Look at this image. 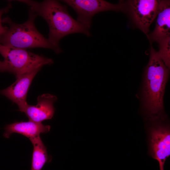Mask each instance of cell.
<instances>
[{"mask_svg":"<svg viewBox=\"0 0 170 170\" xmlns=\"http://www.w3.org/2000/svg\"><path fill=\"white\" fill-rule=\"evenodd\" d=\"M17 1L28 5L30 10L45 20L49 28L48 39L57 47H60L59 43L61 39L69 34L82 33L88 37L91 36L89 29L73 18L68 13L66 6L57 1L46 0L40 2L28 0Z\"/></svg>","mask_w":170,"mask_h":170,"instance_id":"1","label":"cell"},{"mask_svg":"<svg viewBox=\"0 0 170 170\" xmlns=\"http://www.w3.org/2000/svg\"><path fill=\"white\" fill-rule=\"evenodd\" d=\"M169 70L151 46L145 70L142 92L144 109L150 118L161 116L163 111V98Z\"/></svg>","mask_w":170,"mask_h":170,"instance_id":"2","label":"cell"},{"mask_svg":"<svg viewBox=\"0 0 170 170\" xmlns=\"http://www.w3.org/2000/svg\"><path fill=\"white\" fill-rule=\"evenodd\" d=\"M36 14L29 9V16L25 22L18 24L13 22L8 17L2 20L8 24L7 31L0 36V44L5 46L26 49L42 48L54 50L56 53L62 52L61 49L52 44L37 30L34 24Z\"/></svg>","mask_w":170,"mask_h":170,"instance_id":"3","label":"cell"},{"mask_svg":"<svg viewBox=\"0 0 170 170\" xmlns=\"http://www.w3.org/2000/svg\"><path fill=\"white\" fill-rule=\"evenodd\" d=\"M0 54L4 58L0 71L15 76L52 64V59L32 53L26 49L3 46L0 44Z\"/></svg>","mask_w":170,"mask_h":170,"instance_id":"4","label":"cell"},{"mask_svg":"<svg viewBox=\"0 0 170 170\" xmlns=\"http://www.w3.org/2000/svg\"><path fill=\"white\" fill-rule=\"evenodd\" d=\"M148 128L149 154L158 162L160 170H164L165 162L170 155V129L161 116L150 118Z\"/></svg>","mask_w":170,"mask_h":170,"instance_id":"5","label":"cell"},{"mask_svg":"<svg viewBox=\"0 0 170 170\" xmlns=\"http://www.w3.org/2000/svg\"><path fill=\"white\" fill-rule=\"evenodd\" d=\"M72 8L77 14L76 20L89 29L92 19L101 12L113 11L125 12V3L119 1L113 4L103 0H64L62 1Z\"/></svg>","mask_w":170,"mask_h":170,"instance_id":"6","label":"cell"},{"mask_svg":"<svg viewBox=\"0 0 170 170\" xmlns=\"http://www.w3.org/2000/svg\"><path fill=\"white\" fill-rule=\"evenodd\" d=\"M125 2V12L135 26L147 36L157 15L158 0H129Z\"/></svg>","mask_w":170,"mask_h":170,"instance_id":"7","label":"cell"},{"mask_svg":"<svg viewBox=\"0 0 170 170\" xmlns=\"http://www.w3.org/2000/svg\"><path fill=\"white\" fill-rule=\"evenodd\" d=\"M41 69H37L16 76V80L8 87L0 90V94L3 95L18 105L19 110L27 103L26 98L31 82Z\"/></svg>","mask_w":170,"mask_h":170,"instance_id":"8","label":"cell"},{"mask_svg":"<svg viewBox=\"0 0 170 170\" xmlns=\"http://www.w3.org/2000/svg\"><path fill=\"white\" fill-rule=\"evenodd\" d=\"M36 105L27 103L19 110L25 113L29 120L37 122L51 119L54 112V102L57 100V97L49 94H43L37 98Z\"/></svg>","mask_w":170,"mask_h":170,"instance_id":"9","label":"cell"},{"mask_svg":"<svg viewBox=\"0 0 170 170\" xmlns=\"http://www.w3.org/2000/svg\"><path fill=\"white\" fill-rule=\"evenodd\" d=\"M158 1V11L153 31L147 36L151 42L158 41L170 37V1Z\"/></svg>","mask_w":170,"mask_h":170,"instance_id":"10","label":"cell"},{"mask_svg":"<svg viewBox=\"0 0 170 170\" xmlns=\"http://www.w3.org/2000/svg\"><path fill=\"white\" fill-rule=\"evenodd\" d=\"M49 125H44L41 122L29 120L28 122H15L6 125L4 127L3 136L8 138L14 133L21 134L29 139L39 136L42 133H47L50 130Z\"/></svg>","mask_w":170,"mask_h":170,"instance_id":"11","label":"cell"},{"mask_svg":"<svg viewBox=\"0 0 170 170\" xmlns=\"http://www.w3.org/2000/svg\"><path fill=\"white\" fill-rule=\"evenodd\" d=\"M33 145L31 170H41L46 162L51 161L46 148L40 136L29 139Z\"/></svg>","mask_w":170,"mask_h":170,"instance_id":"12","label":"cell"},{"mask_svg":"<svg viewBox=\"0 0 170 170\" xmlns=\"http://www.w3.org/2000/svg\"><path fill=\"white\" fill-rule=\"evenodd\" d=\"M157 42L159 45L157 54L166 66L170 67V37L159 40Z\"/></svg>","mask_w":170,"mask_h":170,"instance_id":"13","label":"cell"},{"mask_svg":"<svg viewBox=\"0 0 170 170\" xmlns=\"http://www.w3.org/2000/svg\"><path fill=\"white\" fill-rule=\"evenodd\" d=\"M11 5L9 4L4 8L0 10V36L4 34L7 31L8 28L6 26H3L2 24V20L1 17L3 14L7 12L11 8Z\"/></svg>","mask_w":170,"mask_h":170,"instance_id":"14","label":"cell"},{"mask_svg":"<svg viewBox=\"0 0 170 170\" xmlns=\"http://www.w3.org/2000/svg\"><path fill=\"white\" fill-rule=\"evenodd\" d=\"M1 63H2V61H0V66H1Z\"/></svg>","mask_w":170,"mask_h":170,"instance_id":"15","label":"cell"}]
</instances>
